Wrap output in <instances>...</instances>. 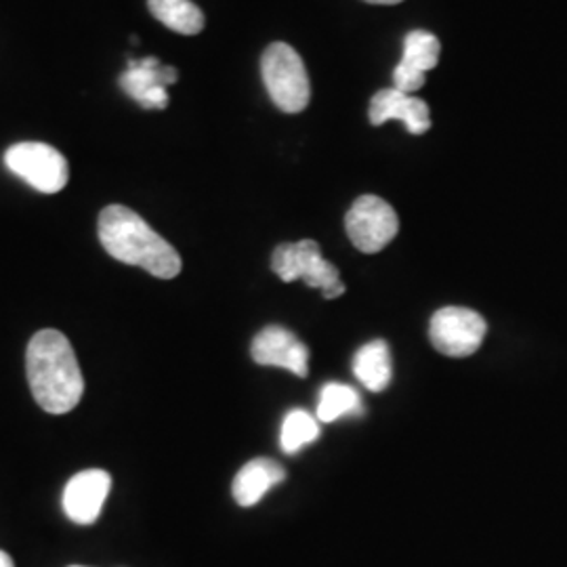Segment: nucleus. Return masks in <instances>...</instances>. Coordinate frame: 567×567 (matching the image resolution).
Returning <instances> with one entry per match:
<instances>
[{
    "mask_svg": "<svg viewBox=\"0 0 567 567\" xmlns=\"http://www.w3.org/2000/svg\"><path fill=\"white\" fill-rule=\"evenodd\" d=\"M28 385L49 414L72 412L84 393V379L72 343L60 330L37 332L25 351Z\"/></svg>",
    "mask_w": 567,
    "mask_h": 567,
    "instance_id": "1",
    "label": "nucleus"
},
{
    "mask_svg": "<svg viewBox=\"0 0 567 567\" xmlns=\"http://www.w3.org/2000/svg\"><path fill=\"white\" fill-rule=\"evenodd\" d=\"M97 231L103 248L116 261L142 267L161 280H173L179 276V252L145 224L135 210L121 204L105 206L100 215Z\"/></svg>",
    "mask_w": 567,
    "mask_h": 567,
    "instance_id": "2",
    "label": "nucleus"
},
{
    "mask_svg": "<svg viewBox=\"0 0 567 567\" xmlns=\"http://www.w3.org/2000/svg\"><path fill=\"white\" fill-rule=\"evenodd\" d=\"M265 89L286 114H299L309 105L311 86L301 55L286 42H274L261 60Z\"/></svg>",
    "mask_w": 567,
    "mask_h": 567,
    "instance_id": "3",
    "label": "nucleus"
},
{
    "mask_svg": "<svg viewBox=\"0 0 567 567\" xmlns=\"http://www.w3.org/2000/svg\"><path fill=\"white\" fill-rule=\"evenodd\" d=\"M271 269L282 282L303 280L309 288L322 290L324 299H339L344 295L339 269L326 261L320 246L313 240L280 244L274 250Z\"/></svg>",
    "mask_w": 567,
    "mask_h": 567,
    "instance_id": "4",
    "label": "nucleus"
},
{
    "mask_svg": "<svg viewBox=\"0 0 567 567\" xmlns=\"http://www.w3.org/2000/svg\"><path fill=\"white\" fill-rule=\"evenodd\" d=\"M7 168L42 194H58L70 179L68 161L53 145L39 142L11 145L4 154Z\"/></svg>",
    "mask_w": 567,
    "mask_h": 567,
    "instance_id": "5",
    "label": "nucleus"
},
{
    "mask_svg": "<svg viewBox=\"0 0 567 567\" xmlns=\"http://www.w3.org/2000/svg\"><path fill=\"white\" fill-rule=\"evenodd\" d=\"M344 229L351 244L365 255L381 252L386 244L393 243L400 229L398 213L391 204L379 196H362L351 204Z\"/></svg>",
    "mask_w": 567,
    "mask_h": 567,
    "instance_id": "6",
    "label": "nucleus"
},
{
    "mask_svg": "<svg viewBox=\"0 0 567 567\" xmlns=\"http://www.w3.org/2000/svg\"><path fill=\"white\" fill-rule=\"evenodd\" d=\"M486 320L466 307H444L433 313L429 339L447 358L473 355L486 337Z\"/></svg>",
    "mask_w": 567,
    "mask_h": 567,
    "instance_id": "7",
    "label": "nucleus"
},
{
    "mask_svg": "<svg viewBox=\"0 0 567 567\" xmlns=\"http://www.w3.org/2000/svg\"><path fill=\"white\" fill-rule=\"evenodd\" d=\"M177 79V70L156 58L128 60V68L121 74V86L143 110H164L168 105L166 86L175 84Z\"/></svg>",
    "mask_w": 567,
    "mask_h": 567,
    "instance_id": "8",
    "label": "nucleus"
},
{
    "mask_svg": "<svg viewBox=\"0 0 567 567\" xmlns=\"http://www.w3.org/2000/svg\"><path fill=\"white\" fill-rule=\"evenodd\" d=\"M112 487V477L102 468L76 473L63 487V513L79 526H91L100 519L105 498Z\"/></svg>",
    "mask_w": 567,
    "mask_h": 567,
    "instance_id": "9",
    "label": "nucleus"
},
{
    "mask_svg": "<svg viewBox=\"0 0 567 567\" xmlns=\"http://www.w3.org/2000/svg\"><path fill=\"white\" fill-rule=\"evenodd\" d=\"M250 355L259 365L284 368L301 379L309 374V349L282 326L264 328L252 341Z\"/></svg>",
    "mask_w": 567,
    "mask_h": 567,
    "instance_id": "10",
    "label": "nucleus"
},
{
    "mask_svg": "<svg viewBox=\"0 0 567 567\" xmlns=\"http://www.w3.org/2000/svg\"><path fill=\"white\" fill-rule=\"evenodd\" d=\"M389 121L404 122L412 135H423L431 128L429 105L419 97H410L408 93L393 89L379 91L370 102V122L381 126Z\"/></svg>",
    "mask_w": 567,
    "mask_h": 567,
    "instance_id": "11",
    "label": "nucleus"
},
{
    "mask_svg": "<svg viewBox=\"0 0 567 567\" xmlns=\"http://www.w3.org/2000/svg\"><path fill=\"white\" fill-rule=\"evenodd\" d=\"M286 480V471L271 458H255L238 471L231 494L240 507H255L265 494Z\"/></svg>",
    "mask_w": 567,
    "mask_h": 567,
    "instance_id": "12",
    "label": "nucleus"
},
{
    "mask_svg": "<svg viewBox=\"0 0 567 567\" xmlns=\"http://www.w3.org/2000/svg\"><path fill=\"white\" fill-rule=\"evenodd\" d=\"M353 372L365 389L374 393L386 389L393 377L389 344L381 339L365 343L353 358Z\"/></svg>",
    "mask_w": 567,
    "mask_h": 567,
    "instance_id": "13",
    "label": "nucleus"
},
{
    "mask_svg": "<svg viewBox=\"0 0 567 567\" xmlns=\"http://www.w3.org/2000/svg\"><path fill=\"white\" fill-rule=\"evenodd\" d=\"M152 16L177 34L194 37L203 32L204 13L192 0H147Z\"/></svg>",
    "mask_w": 567,
    "mask_h": 567,
    "instance_id": "14",
    "label": "nucleus"
},
{
    "mask_svg": "<svg viewBox=\"0 0 567 567\" xmlns=\"http://www.w3.org/2000/svg\"><path fill=\"white\" fill-rule=\"evenodd\" d=\"M440 53H442V44L437 37H433L425 30H414L405 37L404 55H402L400 65L426 74L429 70H433L437 65Z\"/></svg>",
    "mask_w": 567,
    "mask_h": 567,
    "instance_id": "15",
    "label": "nucleus"
},
{
    "mask_svg": "<svg viewBox=\"0 0 567 567\" xmlns=\"http://www.w3.org/2000/svg\"><path fill=\"white\" fill-rule=\"evenodd\" d=\"M360 393L353 386L343 383H328L322 386L320 402H318V419L322 423H334L347 414H353L360 410Z\"/></svg>",
    "mask_w": 567,
    "mask_h": 567,
    "instance_id": "16",
    "label": "nucleus"
},
{
    "mask_svg": "<svg viewBox=\"0 0 567 567\" xmlns=\"http://www.w3.org/2000/svg\"><path fill=\"white\" fill-rule=\"evenodd\" d=\"M318 437H320V425L309 412L292 410L286 414L282 431H280V446L286 454L299 452L301 447L313 444Z\"/></svg>",
    "mask_w": 567,
    "mask_h": 567,
    "instance_id": "17",
    "label": "nucleus"
},
{
    "mask_svg": "<svg viewBox=\"0 0 567 567\" xmlns=\"http://www.w3.org/2000/svg\"><path fill=\"white\" fill-rule=\"evenodd\" d=\"M425 74L414 72V70L404 68V65H400V63H398V68H395V72H393L395 89H398V91H402V93H408V95H410V93H414V91H419V89H423V86H425Z\"/></svg>",
    "mask_w": 567,
    "mask_h": 567,
    "instance_id": "18",
    "label": "nucleus"
},
{
    "mask_svg": "<svg viewBox=\"0 0 567 567\" xmlns=\"http://www.w3.org/2000/svg\"><path fill=\"white\" fill-rule=\"evenodd\" d=\"M0 567H16L13 559H11L9 553H4V550H0Z\"/></svg>",
    "mask_w": 567,
    "mask_h": 567,
    "instance_id": "19",
    "label": "nucleus"
},
{
    "mask_svg": "<svg viewBox=\"0 0 567 567\" xmlns=\"http://www.w3.org/2000/svg\"><path fill=\"white\" fill-rule=\"evenodd\" d=\"M370 4H400L402 0H365Z\"/></svg>",
    "mask_w": 567,
    "mask_h": 567,
    "instance_id": "20",
    "label": "nucleus"
},
{
    "mask_svg": "<svg viewBox=\"0 0 567 567\" xmlns=\"http://www.w3.org/2000/svg\"><path fill=\"white\" fill-rule=\"evenodd\" d=\"M72 567H82V566H72Z\"/></svg>",
    "mask_w": 567,
    "mask_h": 567,
    "instance_id": "21",
    "label": "nucleus"
}]
</instances>
